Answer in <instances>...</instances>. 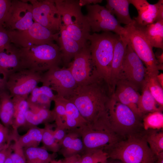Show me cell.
Returning a JSON list of instances; mask_svg holds the SVG:
<instances>
[{"instance_id": "cell-2", "label": "cell", "mask_w": 163, "mask_h": 163, "mask_svg": "<svg viewBox=\"0 0 163 163\" xmlns=\"http://www.w3.org/2000/svg\"><path fill=\"white\" fill-rule=\"evenodd\" d=\"M144 131L124 138L104 151L109 158L122 163H155L157 155L150 149L144 137Z\"/></svg>"}, {"instance_id": "cell-20", "label": "cell", "mask_w": 163, "mask_h": 163, "mask_svg": "<svg viewBox=\"0 0 163 163\" xmlns=\"http://www.w3.org/2000/svg\"><path fill=\"white\" fill-rule=\"evenodd\" d=\"M137 9L138 15L133 19L137 25L143 27L155 22L158 11L163 0L155 4L149 3L146 0H129Z\"/></svg>"}, {"instance_id": "cell-21", "label": "cell", "mask_w": 163, "mask_h": 163, "mask_svg": "<svg viewBox=\"0 0 163 163\" xmlns=\"http://www.w3.org/2000/svg\"><path fill=\"white\" fill-rule=\"evenodd\" d=\"M128 44V41L126 38L120 37L115 46L110 76V84L113 93L116 82L119 78Z\"/></svg>"}, {"instance_id": "cell-25", "label": "cell", "mask_w": 163, "mask_h": 163, "mask_svg": "<svg viewBox=\"0 0 163 163\" xmlns=\"http://www.w3.org/2000/svg\"><path fill=\"white\" fill-rule=\"evenodd\" d=\"M55 95L49 87L43 85L36 87L32 91L27 99V102L41 107L50 109L52 101Z\"/></svg>"}, {"instance_id": "cell-3", "label": "cell", "mask_w": 163, "mask_h": 163, "mask_svg": "<svg viewBox=\"0 0 163 163\" xmlns=\"http://www.w3.org/2000/svg\"><path fill=\"white\" fill-rule=\"evenodd\" d=\"M120 37L113 32H107L93 33L88 38L92 61L97 72L111 88V63L115 46Z\"/></svg>"}, {"instance_id": "cell-41", "label": "cell", "mask_w": 163, "mask_h": 163, "mask_svg": "<svg viewBox=\"0 0 163 163\" xmlns=\"http://www.w3.org/2000/svg\"><path fill=\"white\" fill-rule=\"evenodd\" d=\"M11 2L10 0H0V28L4 27Z\"/></svg>"}, {"instance_id": "cell-27", "label": "cell", "mask_w": 163, "mask_h": 163, "mask_svg": "<svg viewBox=\"0 0 163 163\" xmlns=\"http://www.w3.org/2000/svg\"><path fill=\"white\" fill-rule=\"evenodd\" d=\"M66 112V129L73 130L87 125L78 110L72 102L63 97Z\"/></svg>"}, {"instance_id": "cell-33", "label": "cell", "mask_w": 163, "mask_h": 163, "mask_svg": "<svg viewBox=\"0 0 163 163\" xmlns=\"http://www.w3.org/2000/svg\"><path fill=\"white\" fill-rule=\"evenodd\" d=\"M159 130H144L143 133L150 149L157 155L163 152V132Z\"/></svg>"}, {"instance_id": "cell-28", "label": "cell", "mask_w": 163, "mask_h": 163, "mask_svg": "<svg viewBox=\"0 0 163 163\" xmlns=\"http://www.w3.org/2000/svg\"><path fill=\"white\" fill-rule=\"evenodd\" d=\"M27 99L19 96H15L12 97L14 112L11 126L15 131H18L20 127L26 124L25 114L29 109Z\"/></svg>"}, {"instance_id": "cell-18", "label": "cell", "mask_w": 163, "mask_h": 163, "mask_svg": "<svg viewBox=\"0 0 163 163\" xmlns=\"http://www.w3.org/2000/svg\"><path fill=\"white\" fill-rule=\"evenodd\" d=\"M22 69L20 48L11 43L0 51V74L6 80L10 75Z\"/></svg>"}, {"instance_id": "cell-29", "label": "cell", "mask_w": 163, "mask_h": 163, "mask_svg": "<svg viewBox=\"0 0 163 163\" xmlns=\"http://www.w3.org/2000/svg\"><path fill=\"white\" fill-rule=\"evenodd\" d=\"M0 119L7 127L11 126L13 121L14 107L12 97L8 90L0 94Z\"/></svg>"}, {"instance_id": "cell-40", "label": "cell", "mask_w": 163, "mask_h": 163, "mask_svg": "<svg viewBox=\"0 0 163 163\" xmlns=\"http://www.w3.org/2000/svg\"><path fill=\"white\" fill-rule=\"evenodd\" d=\"M11 145L12 152L10 157L13 163H27L24 148L15 140Z\"/></svg>"}, {"instance_id": "cell-26", "label": "cell", "mask_w": 163, "mask_h": 163, "mask_svg": "<svg viewBox=\"0 0 163 163\" xmlns=\"http://www.w3.org/2000/svg\"><path fill=\"white\" fill-rule=\"evenodd\" d=\"M138 26L142 31L152 47L163 50V21L155 22L145 26Z\"/></svg>"}, {"instance_id": "cell-15", "label": "cell", "mask_w": 163, "mask_h": 163, "mask_svg": "<svg viewBox=\"0 0 163 163\" xmlns=\"http://www.w3.org/2000/svg\"><path fill=\"white\" fill-rule=\"evenodd\" d=\"M74 130L80 135L85 152L97 149L104 150L124 139L110 129H93L87 125Z\"/></svg>"}, {"instance_id": "cell-13", "label": "cell", "mask_w": 163, "mask_h": 163, "mask_svg": "<svg viewBox=\"0 0 163 163\" xmlns=\"http://www.w3.org/2000/svg\"><path fill=\"white\" fill-rule=\"evenodd\" d=\"M146 73V69L143 62L128 43L118 79L127 81L141 91L145 82Z\"/></svg>"}, {"instance_id": "cell-24", "label": "cell", "mask_w": 163, "mask_h": 163, "mask_svg": "<svg viewBox=\"0 0 163 163\" xmlns=\"http://www.w3.org/2000/svg\"><path fill=\"white\" fill-rule=\"evenodd\" d=\"M129 0H107L106 8L113 15L116 16L120 24L128 25L133 21L129 12Z\"/></svg>"}, {"instance_id": "cell-53", "label": "cell", "mask_w": 163, "mask_h": 163, "mask_svg": "<svg viewBox=\"0 0 163 163\" xmlns=\"http://www.w3.org/2000/svg\"><path fill=\"white\" fill-rule=\"evenodd\" d=\"M1 151L0 152V155H1Z\"/></svg>"}, {"instance_id": "cell-16", "label": "cell", "mask_w": 163, "mask_h": 163, "mask_svg": "<svg viewBox=\"0 0 163 163\" xmlns=\"http://www.w3.org/2000/svg\"><path fill=\"white\" fill-rule=\"evenodd\" d=\"M67 67L78 85L87 82L98 74L92 61L88 42L75 56Z\"/></svg>"}, {"instance_id": "cell-46", "label": "cell", "mask_w": 163, "mask_h": 163, "mask_svg": "<svg viewBox=\"0 0 163 163\" xmlns=\"http://www.w3.org/2000/svg\"><path fill=\"white\" fill-rule=\"evenodd\" d=\"M7 90L6 80L0 76V94Z\"/></svg>"}, {"instance_id": "cell-23", "label": "cell", "mask_w": 163, "mask_h": 163, "mask_svg": "<svg viewBox=\"0 0 163 163\" xmlns=\"http://www.w3.org/2000/svg\"><path fill=\"white\" fill-rule=\"evenodd\" d=\"M28 103L29 109L25 114V125H27L31 127L42 123H49L54 121L53 110L41 107L30 102Z\"/></svg>"}, {"instance_id": "cell-45", "label": "cell", "mask_w": 163, "mask_h": 163, "mask_svg": "<svg viewBox=\"0 0 163 163\" xmlns=\"http://www.w3.org/2000/svg\"><path fill=\"white\" fill-rule=\"evenodd\" d=\"M102 0H79V3L82 7L84 5H95L101 3Z\"/></svg>"}, {"instance_id": "cell-31", "label": "cell", "mask_w": 163, "mask_h": 163, "mask_svg": "<svg viewBox=\"0 0 163 163\" xmlns=\"http://www.w3.org/2000/svg\"><path fill=\"white\" fill-rule=\"evenodd\" d=\"M24 150L27 163H50L56 153L50 154L43 146L24 148Z\"/></svg>"}, {"instance_id": "cell-8", "label": "cell", "mask_w": 163, "mask_h": 163, "mask_svg": "<svg viewBox=\"0 0 163 163\" xmlns=\"http://www.w3.org/2000/svg\"><path fill=\"white\" fill-rule=\"evenodd\" d=\"M86 16L93 33L110 32L122 37L126 38L127 32L116 18L106 8L99 4L86 6Z\"/></svg>"}, {"instance_id": "cell-47", "label": "cell", "mask_w": 163, "mask_h": 163, "mask_svg": "<svg viewBox=\"0 0 163 163\" xmlns=\"http://www.w3.org/2000/svg\"><path fill=\"white\" fill-rule=\"evenodd\" d=\"M157 80L161 86L163 88V74L161 73H159L157 76Z\"/></svg>"}, {"instance_id": "cell-51", "label": "cell", "mask_w": 163, "mask_h": 163, "mask_svg": "<svg viewBox=\"0 0 163 163\" xmlns=\"http://www.w3.org/2000/svg\"><path fill=\"white\" fill-rule=\"evenodd\" d=\"M50 163H62V160H56L53 159Z\"/></svg>"}, {"instance_id": "cell-38", "label": "cell", "mask_w": 163, "mask_h": 163, "mask_svg": "<svg viewBox=\"0 0 163 163\" xmlns=\"http://www.w3.org/2000/svg\"><path fill=\"white\" fill-rule=\"evenodd\" d=\"M109 157L103 149L87 151L81 155V163H107Z\"/></svg>"}, {"instance_id": "cell-35", "label": "cell", "mask_w": 163, "mask_h": 163, "mask_svg": "<svg viewBox=\"0 0 163 163\" xmlns=\"http://www.w3.org/2000/svg\"><path fill=\"white\" fill-rule=\"evenodd\" d=\"M145 82L151 93L159 106L163 109V88L159 82L157 76L146 73Z\"/></svg>"}, {"instance_id": "cell-17", "label": "cell", "mask_w": 163, "mask_h": 163, "mask_svg": "<svg viewBox=\"0 0 163 163\" xmlns=\"http://www.w3.org/2000/svg\"><path fill=\"white\" fill-rule=\"evenodd\" d=\"M113 96L118 101L129 107L135 113L143 118L138 108L140 94L127 81L119 79L116 82Z\"/></svg>"}, {"instance_id": "cell-12", "label": "cell", "mask_w": 163, "mask_h": 163, "mask_svg": "<svg viewBox=\"0 0 163 163\" xmlns=\"http://www.w3.org/2000/svg\"><path fill=\"white\" fill-rule=\"evenodd\" d=\"M28 1L32 6L34 22L40 24L53 33H59L62 22L54 0Z\"/></svg>"}, {"instance_id": "cell-48", "label": "cell", "mask_w": 163, "mask_h": 163, "mask_svg": "<svg viewBox=\"0 0 163 163\" xmlns=\"http://www.w3.org/2000/svg\"><path fill=\"white\" fill-rule=\"evenodd\" d=\"M155 163H163V152L157 155V160Z\"/></svg>"}, {"instance_id": "cell-32", "label": "cell", "mask_w": 163, "mask_h": 163, "mask_svg": "<svg viewBox=\"0 0 163 163\" xmlns=\"http://www.w3.org/2000/svg\"><path fill=\"white\" fill-rule=\"evenodd\" d=\"M43 128L31 127L26 133L19 136L16 140L23 148L37 147L42 142Z\"/></svg>"}, {"instance_id": "cell-52", "label": "cell", "mask_w": 163, "mask_h": 163, "mask_svg": "<svg viewBox=\"0 0 163 163\" xmlns=\"http://www.w3.org/2000/svg\"><path fill=\"white\" fill-rule=\"evenodd\" d=\"M0 112H1V106H0Z\"/></svg>"}, {"instance_id": "cell-6", "label": "cell", "mask_w": 163, "mask_h": 163, "mask_svg": "<svg viewBox=\"0 0 163 163\" xmlns=\"http://www.w3.org/2000/svg\"><path fill=\"white\" fill-rule=\"evenodd\" d=\"M107 112L109 127L119 136L125 138L144 131L142 118L117 101L113 95L108 104Z\"/></svg>"}, {"instance_id": "cell-1", "label": "cell", "mask_w": 163, "mask_h": 163, "mask_svg": "<svg viewBox=\"0 0 163 163\" xmlns=\"http://www.w3.org/2000/svg\"><path fill=\"white\" fill-rule=\"evenodd\" d=\"M113 94L108 83L97 74L78 85L67 99L75 104L88 126L104 129L107 127V108Z\"/></svg>"}, {"instance_id": "cell-39", "label": "cell", "mask_w": 163, "mask_h": 163, "mask_svg": "<svg viewBox=\"0 0 163 163\" xmlns=\"http://www.w3.org/2000/svg\"><path fill=\"white\" fill-rule=\"evenodd\" d=\"M19 136L18 131L11 130L0 123V144L11 143L12 141L17 140Z\"/></svg>"}, {"instance_id": "cell-37", "label": "cell", "mask_w": 163, "mask_h": 163, "mask_svg": "<svg viewBox=\"0 0 163 163\" xmlns=\"http://www.w3.org/2000/svg\"><path fill=\"white\" fill-rule=\"evenodd\" d=\"M42 142L47 150L53 153L59 152L60 145L56 141L53 133V125L50 123L45 124Z\"/></svg>"}, {"instance_id": "cell-49", "label": "cell", "mask_w": 163, "mask_h": 163, "mask_svg": "<svg viewBox=\"0 0 163 163\" xmlns=\"http://www.w3.org/2000/svg\"><path fill=\"white\" fill-rule=\"evenodd\" d=\"M10 143H3L0 144V152L8 148L11 145Z\"/></svg>"}, {"instance_id": "cell-7", "label": "cell", "mask_w": 163, "mask_h": 163, "mask_svg": "<svg viewBox=\"0 0 163 163\" xmlns=\"http://www.w3.org/2000/svg\"><path fill=\"white\" fill-rule=\"evenodd\" d=\"M133 22L124 27L127 32L128 43L145 65L146 73L157 76L159 74L158 63L149 41L140 27Z\"/></svg>"}, {"instance_id": "cell-34", "label": "cell", "mask_w": 163, "mask_h": 163, "mask_svg": "<svg viewBox=\"0 0 163 163\" xmlns=\"http://www.w3.org/2000/svg\"><path fill=\"white\" fill-rule=\"evenodd\" d=\"M144 130H159L163 128V114L162 111H156L145 114L142 119Z\"/></svg>"}, {"instance_id": "cell-14", "label": "cell", "mask_w": 163, "mask_h": 163, "mask_svg": "<svg viewBox=\"0 0 163 163\" xmlns=\"http://www.w3.org/2000/svg\"><path fill=\"white\" fill-rule=\"evenodd\" d=\"M32 6L28 0H12L4 25L7 30H23L34 22Z\"/></svg>"}, {"instance_id": "cell-43", "label": "cell", "mask_w": 163, "mask_h": 163, "mask_svg": "<svg viewBox=\"0 0 163 163\" xmlns=\"http://www.w3.org/2000/svg\"><path fill=\"white\" fill-rule=\"evenodd\" d=\"M67 133V130L65 129L56 126L53 130V133L56 142L60 145Z\"/></svg>"}, {"instance_id": "cell-50", "label": "cell", "mask_w": 163, "mask_h": 163, "mask_svg": "<svg viewBox=\"0 0 163 163\" xmlns=\"http://www.w3.org/2000/svg\"><path fill=\"white\" fill-rule=\"evenodd\" d=\"M11 154L8 156L4 163H13L10 157Z\"/></svg>"}, {"instance_id": "cell-5", "label": "cell", "mask_w": 163, "mask_h": 163, "mask_svg": "<svg viewBox=\"0 0 163 163\" xmlns=\"http://www.w3.org/2000/svg\"><path fill=\"white\" fill-rule=\"evenodd\" d=\"M62 24L71 37L82 46L88 42L91 32L86 16L82 14L79 0H54Z\"/></svg>"}, {"instance_id": "cell-22", "label": "cell", "mask_w": 163, "mask_h": 163, "mask_svg": "<svg viewBox=\"0 0 163 163\" xmlns=\"http://www.w3.org/2000/svg\"><path fill=\"white\" fill-rule=\"evenodd\" d=\"M59 145V152L64 158L76 155H82L85 152L80 135L74 129L67 130V134Z\"/></svg>"}, {"instance_id": "cell-19", "label": "cell", "mask_w": 163, "mask_h": 163, "mask_svg": "<svg viewBox=\"0 0 163 163\" xmlns=\"http://www.w3.org/2000/svg\"><path fill=\"white\" fill-rule=\"evenodd\" d=\"M56 42L61 53L62 63L64 67H68L72 59L85 46H82L71 37L62 24Z\"/></svg>"}, {"instance_id": "cell-36", "label": "cell", "mask_w": 163, "mask_h": 163, "mask_svg": "<svg viewBox=\"0 0 163 163\" xmlns=\"http://www.w3.org/2000/svg\"><path fill=\"white\" fill-rule=\"evenodd\" d=\"M63 98L62 97L55 95L53 100L54 107L53 110L54 113L56 126L66 129V112Z\"/></svg>"}, {"instance_id": "cell-11", "label": "cell", "mask_w": 163, "mask_h": 163, "mask_svg": "<svg viewBox=\"0 0 163 163\" xmlns=\"http://www.w3.org/2000/svg\"><path fill=\"white\" fill-rule=\"evenodd\" d=\"M43 73L22 69L10 75L6 80L7 90L12 97L19 96L27 98L41 82Z\"/></svg>"}, {"instance_id": "cell-44", "label": "cell", "mask_w": 163, "mask_h": 163, "mask_svg": "<svg viewBox=\"0 0 163 163\" xmlns=\"http://www.w3.org/2000/svg\"><path fill=\"white\" fill-rule=\"evenodd\" d=\"M62 161V163H81V155H73L65 158Z\"/></svg>"}, {"instance_id": "cell-4", "label": "cell", "mask_w": 163, "mask_h": 163, "mask_svg": "<svg viewBox=\"0 0 163 163\" xmlns=\"http://www.w3.org/2000/svg\"><path fill=\"white\" fill-rule=\"evenodd\" d=\"M20 55L23 69L42 73L62 63L59 48L54 42L20 48Z\"/></svg>"}, {"instance_id": "cell-9", "label": "cell", "mask_w": 163, "mask_h": 163, "mask_svg": "<svg viewBox=\"0 0 163 163\" xmlns=\"http://www.w3.org/2000/svg\"><path fill=\"white\" fill-rule=\"evenodd\" d=\"M11 43L19 48L56 42L59 34H54L40 24L34 22L27 29L7 30Z\"/></svg>"}, {"instance_id": "cell-42", "label": "cell", "mask_w": 163, "mask_h": 163, "mask_svg": "<svg viewBox=\"0 0 163 163\" xmlns=\"http://www.w3.org/2000/svg\"><path fill=\"white\" fill-rule=\"evenodd\" d=\"M10 43L7 30L4 27L0 28V51Z\"/></svg>"}, {"instance_id": "cell-10", "label": "cell", "mask_w": 163, "mask_h": 163, "mask_svg": "<svg viewBox=\"0 0 163 163\" xmlns=\"http://www.w3.org/2000/svg\"><path fill=\"white\" fill-rule=\"evenodd\" d=\"M57 93V95L68 98L78 86L68 67H54L43 73L41 82Z\"/></svg>"}, {"instance_id": "cell-30", "label": "cell", "mask_w": 163, "mask_h": 163, "mask_svg": "<svg viewBox=\"0 0 163 163\" xmlns=\"http://www.w3.org/2000/svg\"><path fill=\"white\" fill-rule=\"evenodd\" d=\"M141 92L138 104V108L143 116L150 112L162 111L163 109L159 106L150 92L145 81Z\"/></svg>"}]
</instances>
